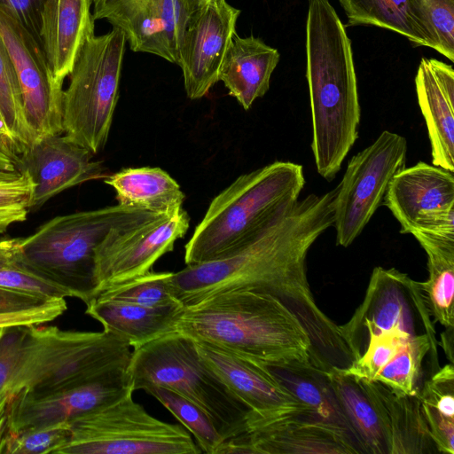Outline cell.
I'll return each instance as SVG.
<instances>
[{
	"mask_svg": "<svg viewBox=\"0 0 454 454\" xmlns=\"http://www.w3.org/2000/svg\"><path fill=\"white\" fill-rule=\"evenodd\" d=\"M161 215L121 205L56 216L19 238L23 261L85 304L95 297L96 250L112 231Z\"/></svg>",
	"mask_w": 454,
	"mask_h": 454,
	"instance_id": "obj_5",
	"label": "cell"
},
{
	"mask_svg": "<svg viewBox=\"0 0 454 454\" xmlns=\"http://www.w3.org/2000/svg\"><path fill=\"white\" fill-rule=\"evenodd\" d=\"M0 34L14 64L34 143L62 135L63 84L54 77L43 46L1 6Z\"/></svg>",
	"mask_w": 454,
	"mask_h": 454,
	"instance_id": "obj_12",
	"label": "cell"
},
{
	"mask_svg": "<svg viewBox=\"0 0 454 454\" xmlns=\"http://www.w3.org/2000/svg\"><path fill=\"white\" fill-rule=\"evenodd\" d=\"M356 380L376 411L387 454L434 452L418 395H401L376 380Z\"/></svg>",
	"mask_w": 454,
	"mask_h": 454,
	"instance_id": "obj_22",
	"label": "cell"
},
{
	"mask_svg": "<svg viewBox=\"0 0 454 454\" xmlns=\"http://www.w3.org/2000/svg\"><path fill=\"white\" fill-rule=\"evenodd\" d=\"M267 367L297 399L321 419L346 432L356 442L325 371L313 366L310 363ZM356 444L357 445L356 442Z\"/></svg>",
	"mask_w": 454,
	"mask_h": 454,
	"instance_id": "obj_29",
	"label": "cell"
},
{
	"mask_svg": "<svg viewBox=\"0 0 454 454\" xmlns=\"http://www.w3.org/2000/svg\"><path fill=\"white\" fill-rule=\"evenodd\" d=\"M38 325L27 326L19 361L1 396L20 391L43 396L129 364L130 347L113 334Z\"/></svg>",
	"mask_w": 454,
	"mask_h": 454,
	"instance_id": "obj_6",
	"label": "cell"
},
{
	"mask_svg": "<svg viewBox=\"0 0 454 454\" xmlns=\"http://www.w3.org/2000/svg\"><path fill=\"white\" fill-rule=\"evenodd\" d=\"M67 309L65 298L51 299L48 302L32 309L0 313V328L13 325H42L52 321Z\"/></svg>",
	"mask_w": 454,
	"mask_h": 454,
	"instance_id": "obj_42",
	"label": "cell"
},
{
	"mask_svg": "<svg viewBox=\"0 0 454 454\" xmlns=\"http://www.w3.org/2000/svg\"><path fill=\"white\" fill-rule=\"evenodd\" d=\"M63 134L45 137L21 155V169L31 176L35 191L31 209H37L61 192L106 177L101 161Z\"/></svg>",
	"mask_w": 454,
	"mask_h": 454,
	"instance_id": "obj_19",
	"label": "cell"
},
{
	"mask_svg": "<svg viewBox=\"0 0 454 454\" xmlns=\"http://www.w3.org/2000/svg\"><path fill=\"white\" fill-rule=\"evenodd\" d=\"M34 191V181L27 170L16 176L0 178V233L27 219Z\"/></svg>",
	"mask_w": 454,
	"mask_h": 454,
	"instance_id": "obj_40",
	"label": "cell"
},
{
	"mask_svg": "<svg viewBox=\"0 0 454 454\" xmlns=\"http://www.w3.org/2000/svg\"><path fill=\"white\" fill-rule=\"evenodd\" d=\"M51 299L0 287V313L17 312L41 306Z\"/></svg>",
	"mask_w": 454,
	"mask_h": 454,
	"instance_id": "obj_44",
	"label": "cell"
},
{
	"mask_svg": "<svg viewBox=\"0 0 454 454\" xmlns=\"http://www.w3.org/2000/svg\"><path fill=\"white\" fill-rule=\"evenodd\" d=\"M325 372L361 452L387 454L378 416L359 382L339 368Z\"/></svg>",
	"mask_w": 454,
	"mask_h": 454,
	"instance_id": "obj_28",
	"label": "cell"
},
{
	"mask_svg": "<svg viewBox=\"0 0 454 454\" xmlns=\"http://www.w3.org/2000/svg\"><path fill=\"white\" fill-rule=\"evenodd\" d=\"M306 77L317 173L327 181L340 171L358 138L361 108L345 26L329 0H309Z\"/></svg>",
	"mask_w": 454,
	"mask_h": 454,
	"instance_id": "obj_2",
	"label": "cell"
},
{
	"mask_svg": "<svg viewBox=\"0 0 454 454\" xmlns=\"http://www.w3.org/2000/svg\"><path fill=\"white\" fill-rule=\"evenodd\" d=\"M176 332L266 366L311 364L312 345L302 324L264 292L225 291L183 307Z\"/></svg>",
	"mask_w": 454,
	"mask_h": 454,
	"instance_id": "obj_3",
	"label": "cell"
},
{
	"mask_svg": "<svg viewBox=\"0 0 454 454\" xmlns=\"http://www.w3.org/2000/svg\"><path fill=\"white\" fill-rule=\"evenodd\" d=\"M2 329H3V328H0V336H1V333H2Z\"/></svg>",
	"mask_w": 454,
	"mask_h": 454,
	"instance_id": "obj_49",
	"label": "cell"
},
{
	"mask_svg": "<svg viewBox=\"0 0 454 454\" xmlns=\"http://www.w3.org/2000/svg\"><path fill=\"white\" fill-rule=\"evenodd\" d=\"M189 11L192 13L211 0H184Z\"/></svg>",
	"mask_w": 454,
	"mask_h": 454,
	"instance_id": "obj_47",
	"label": "cell"
},
{
	"mask_svg": "<svg viewBox=\"0 0 454 454\" xmlns=\"http://www.w3.org/2000/svg\"><path fill=\"white\" fill-rule=\"evenodd\" d=\"M306 184L303 167L276 160L237 177L211 201L184 247L196 264L234 253L294 204Z\"/></svg>",
	"mask_w": 454,
	"mask_h": 454,
	"instance_id": "obj_4",
	"label": "cell"
},
{
	"mask_svg": "<svg viewBox=\"0 0 454 454\" xmlns=\"http://www.w3.org/2000/svg\"><path fill=\"white\" fill-rule=\"evenodd\" d=\"M423 310L428 309L419 282L395 269L375 267L363 302L348 323L339 325L353 361L372 336L395 328L419 334L415 317Z\"/></svg>",
	"mask_w": 454,
	"mask_h": 454,
	"instance_id": "obj_15",
	"label": "cell"
},
{
	"mask_svg": "<svg viewBox=\"0 0 454 454\" xmlns=\"http://www.w3.org/2000/svg\"><path fill=\"white\" fill-rule=\"evenodd\" d=\"M0 287L46 299L71 297L67 291L39 275L23 261L19 238L0 239Z\"/></svg>",
	"mask_w": 454,
	"mask_h": 454,
	"instance_id": "obj_33",
	"label": "cell"
},
{
	"mask_svg": "<svg viewBox=\"0 0 454 454\" xmlns=\"http://www.w3.org/2000/svg\"><path fill=\"white\" fill-rule=\"evenodd\" d=\"M412 17L433 48L454 60V0H411Z\"/></svg>",
	"mask_w": 454,
	"mask_h": 454,
	"instance_id": "obj_36",
	"label": "cell"
},
{
	"mask_svg": "<svg viewBox=\"0 0 454 454\" xmlns=\"http://www.w3.org/2000/svg\"><path fill=\"white\" fill-rule=\"evenodd\" d=\"M235 437L249 454H361L346 432L307 405L268 414L249 411L244 433Z\"/></svg>",
	"mask_w": 454,
	"mask_h": 454,
	"instance_id": "obj_13",
	"label": "cell"
},
{
	"mask_svg": "<svg viewBox=\"0 0 454 454\" xmlns=\"http://www.w3.org/2000/svg\"><path fill=\"white\" fill-rule=\"evenodd\" d=\"M157 399L169 412L181 422L197 441L201 452L216 454L224 442L207 413L198 405L179 394L159 386L144 389Z\"/></svg>",
	"mask_w": 454,
	"mask_h": 454,
	"instance_id": "obj_34",
	"label": "cell"
},
{
	"mask_svg": "<svg viewBox=\"0 0 454 454\" xmlns=\"http://www.w3.org/2000/svg\"><path fill=\"white\" fill-rule=\"evenodd\" d=\"M172 274L173 272L150 270L124 284L106 290L95 298L128 301L150 308L183 306L172 294Z\"/></svg>",
	"mask_w": 454,
	"mask_h": 454,
	"instance_id": "obj_37",
	"label": "cell"
},
{
	"mask_svg": "<svg viewBox=\"0 0 454 454\" xmlns=\"http://www.w3.org/2000/svg\"><path fill=\"white\" fill-rule=\"evenodd\" d=\"M21 172V156L0 127V178L16 176Z\"/></svg>",
	"mask_w": 454,
	"mask_h": 454,
	"instance_id": "obj_45",
	"label": "cell"
},
{
	"mask_svg": "<svg viewBox=\"0 0 454 454\" xmlns=\"http://www.w3.org/2000/svg\"><path fill=\"white\" fill-rule=\"evenodd\" d=\"M0 127L4 130V126H3V123H2L1 116H0ZM4 132H5V130H4ZM5 133H6V132H5ZM6 135H7V134H6ZM7 137H8V136H7ZM9 139H10V138H9Z\"/></svg>",
	"mask_w": 454,
	"mask_h": 454,
	"instance_id": "obj_48",
	"label": "cell"
},
{
	"mask_svg": "<svg viewBox=\"0 0 454 454\" xmlns=\"http://www.w3.org/2000/svg\"><path fill=\"white\" fill-rule=\"evenodd\" d=\"M412 235L427 257L428 278L419 285L428 312L446 329L454 328V236Z\"/></svg>",
	"mask_w": 454,
	"mask_h": 454,
	"instance_id": "obj_27",
	"label": "cell"
},
{
	"mask_svg": "<svg viewBox=\"0 0 454 454\" xmlns=\"http://www.w3.org/2000/svg\"><path fill=\"white\" fill-rule=\"evenodd\" d=\"M92 0H47L40 37L54 77L63 84L88 36L94 34Z\"/></svg>",
	"mask_w": 454,
	"mask_h": 454,
	"instance_id": "obj_23",
	"label": "cell"
},
{
	"mask_svg": "<svg viewBox=\"0 0 454 454\" xmlns=\"http://www.w3.org/2000/svg\"><path fill=\"white\" fill-rule=\"evenodd\" d=\"M86 314L103 331L125 341L133 349L176 332L183 306L150 308L132 302L94 298L86 304Z\"/></svg>",
	"mask_w": 454,
	"mask_h": 454,
	"instance_id": "obj_24",
	"label": "cell"
},
{
	"mask_svg": "<svg viewBox=\"0 0 454 454\" xmlns=\"http://www.w3.org/2000/svg\"><path fill=\"white\" fill-rule=\"evenodd\" d=\"M416 334L395 328L370 337L360 356L341 371L355 380H373L378 372L388 364Z\"/></svg>",
	"mask_w": 454,
	"mask_h": 454,
	"instance_id": "obj_38",
	"label": "cell"
},
{
	"mask_svg": "<svg viewBox=\"0 0 454 454\" xmlns=\"http://www.w3.org/2000/svg\"><path fill=\"white\" fill-rule=\"evenodd\" d=\"M418 103L431 147L432 164L454 172V70L423 58L415 77Z\"/></svg>",
	"mask_w": 454,
	"mask_h": 454,
	"instance_id": "obj_21",
	"label": "cell"
},
{
	"mask_svg": "<svg viewBox=\"0 0 454 454\" xmlns=\"http://www.w3.org/2000/svg\"><path fill=\"white\" fill-rule=\"evenodd\" d=\"M127 372L134 391L159 386L198 405L224 440L244 433L249 409L204 364L190 337L173 332L133 349Z\"/></svg>",
	"mask_w": 454,
	"mask_h": 454,
	"instance_id": "obj_7",
	"label": "cell"
},
{
	"mask_svg": "<svg viewBox=\"0 0 454 454\" xmlns=\"http://www.w3.org/2000/svg\"><path fill=\"white\" fill-rule=\"evenodd\" d=\"M132 395L68 421L70 439L56 454L201 453L188 431L153 417Z\"/></svg>",
	"mask_w": 454,
	"mask_h": 454,
	"instance_id": "obj_9",
	"label": "cell"
},
{
	"mask_svg": "<svg viewBox=\"0 0 454 454\" xmlns=\"http://www.w3.org/2000/svg\"><path fill=\"white\" fill-rule=\"evenodd\" d=\"M94 20L120 29L131 51L178 65L184 33L192 15L184 0H92Z\"/></svg>",
	"mask_w": 454,
	"mask_h": 454,
	"instance_id": "obj_16",
	"label": "cell"
},
{
	"mask_svg": "<svg viewBox=\"0 0 454 454\" xmlns=\"http://www.w3.org/2000/svg\"><path fill=\"white\" fill-rule=\"evenodd\" d=\"M194 342L204 364L249 411L268 414L306 405L266 365L211 344Z\"/></svg>",
	"mask_w": 454,
	"mask_h": 454,
	"instance_id": "obj_20",
	"label": "cell"
},
{
	"mask_svg": "<svg viewBox=\"0 0 454 454\" xmlns=\"http://www.w3.org/2000/svg\"><path fill=\"white\" fill-rule=\"evenodd\" d=\"M278 51L254 35L237 34L223 60L219 81L239 105L248 110L270 88L271 74L279 61Z\"/></svg>",
	"mask_w": 454,
	"mask_h": 454,
	"instance_id": "obj_25",
	"label": "cell"
},
{
	"mask_svg": "<svg viewBox=\"0 0 454 454\" xmlns=\"http://www.w3.org/2000/svg\"><path fill=\"white\" fill-rule=\"evenodd\" d=\"M383 205L400 223V232L454 236V176L419 161L392 179Z\"/></svg>",
	"mask_w": 454,
	"mask_h": 454,
	"instance_id": "obj_14",
	"label": "cell"
},
{
	"mask_svg": "<svg viewBox=\"0 0 454 454\" xmlns=\"http://www.w3.org/2000/svg\"><path fill=\"white\" fill-rule=\"evenodd\" d=\"M28 325L4 327L0 336V396L19 361Z\"/></svg>",
	"mask_w": 454,
	"mask_h": 454,
	"instance_id": "obj_41",
	"label": "cell"
},
{
	"mask_svg": "<svg viewBox=\"0 0 454 454\" xmlns=\"http://www.w3.org/2000/svg\"><path fill=\"white\" fill-rule=\"evenodd\" d=\"M189 227L190 216L182 207L170 215L112 231L96 250L95 297L149 272L163 254L174 249L176 241L186 234Z\"/></svg>",
	"mask_w": 454,
	"mask_h": 454,
	"instance_id": "obj_11",
	"label": "cell"
},
{
	"mask_svg": "<svg viewBox=\"0 0 454 454\" xmlns=\"http://www.w3.org/2000/svg\"><path fill=\"white\" fill-rule=\"evenodd\" d=\"M126 43L124 34L115 27L105 35L88 36L63 90V135L93 155L108 139Z\"/></svg>",
	"mask_w": 454,
	"mask_h": 454,
	"instance_id": "obj_8",
	"label": "cell"
},
{
	"mask_svg": "<svg viewBox=\"0 0 454 454\" xmlns=\"http://www.w3.org/2000/svg\"><path fill=\"white\" fill-rule=\"evenodd\" d=\"M104 182L114 190L119 205L159 215L177 211L185 199L176 181L158 167L125 168Z\"/></svg>",
	"mask_w": 454,
	"mask_h": 454,
	"instance_id": "obj_26",
	"label": "cell"
},
{
	"mask_svg": "<svg viewBox=\"0 0 454 454\" xmlns=\"http://www.w3.org/2000/svg\"><path fill=\"white\" fill-rule=\"evenodd\" d=\"M240 10L226 0H211L192 13L181 43L179 63L190 99L207 94L236 34Z\"/></svg>",
	"mask_w": 454,
	"mask_h": 454,
	"instance_id": "obj_17",
	"label": "cell"
},
{
	"mask_svg": "<svg viewBox=\"0 0 454 454\" xmlns=\"http://www.w3.org/2000/svg\"><path fill=\"white\" fill-rule=\"evenodd\" d=\"M71 431L67 422L51 426L12 430L4 454H56L69 441Z\"/></svg>",
	"mask_w": 454,
	"mask_h": 454,
	"instance_id": "obj_39",
	"label": "cell"
},
{
	"mask_svg": "<svg viewBox=\"0 0 454 454\" xmlns=\"http://www.w3.org/2000/svg\"><path fill=\"white\" fill-rule=\"evenodd\" d=\"M421 412L438 452L454 453V367L439 369L419 391Z\"/></svg>",
	"mask_w": 454,
	"mask_h": 454,
	"instance_id": "obj_30",
	"label": "cell"
},
{
	"mask_svg": "<svg viewBox=\"0 0 454 454\" xmlns=\"http://www.w3.org/2000/svg\"><path fill=\"white\" fill-rule=\"evenodd\" d=\"M406 154V138L384 130L350 159L334 200L337 246H350L383 206L393 177L405 168Z\"/></svg>",
	"mask_w": 454,
	"mask_h": 454,
	"instance_id": "obj_10",
	"label": "cell"
},
{
	"mask_svg": "<svg viewBox=\"0 0 454 454\" xmlns=\"http://www.w3.org/2000/svg\"><path fill=\"white\" fill-rule=\"evenodd\" d=\"M337 186L310 193L285 209L269 225L230 255L173 272L171 290L184 306L231 290L268 293L302 324L311 345V364L324 371L345 369L352 354L340 330L317 304L307 277V255L333 225Z\"/></svg>",
	"mask_w": 454,
	"mask_h": 454,
	"instance_id": "obj_1",
	"label": "cell"
},
{
	"mask_svg": "<svg viewBox=\"0 0 454 454\" xmlns=\"http://www.w3.org/2000/svg\"><path fill=\"white\" fill-rule=\"evenodd\" d=\"M0 116L4 129L21 156L34 143L12 57L0 34Z\"/></svg>",
	"mask_w": 454,
	"mask_h": 454,
	"instance_id": "obj_32",
	"label": "cell"
},
{
	"mask_svg": "<svg viewBox=\"0 0 454 454\" xmlns=\"http://www.w3.org/2000/svg\"><path fill=\"white\" fill-rule=\"evenodd\" d=\"M453 329L448 328L447 332H444L442 336V341L440 345L444 349L445 353L448 355L450 362L453 364V346L448 345L449 343H453Z\"/></svg>",
	"mask_w": 454,
	"mask_h": 454,
	"instance_id": "obj_46",
	"label": "cell"
},
{
	"mask_svg": "<svg viewBox=\"0 0 454 454\" xmlns=\"http://www.w3.org/2000/svg\"><path fill=\"white\" fill-rule=\"evenodd\" d=\"M431 348L428 333L416 334L376 375L373 380L401 395H416L423 360Z\"/></svg>",
	"mask_w": 454,
	"mask_h": 454,
	"instance_id": "obj_35",
	"label": "cell"
},
{
	"mask_svg": "<svg viewBox=\"0 0 454 454\" xmlns=\"http://www.w3.org/2000/svg\"><path fill=\"white\" fill-rule=\"evenodd\" d=\"M348 26L372 25L395 31L414 46H426V39L411 13V0H339Z\"/></svg>",
	"mask_w": 454,
	"mask_h": 454,
	"instance_id": "obj_31",
	"label": "cell"
},
{
	"mask_svg": "<svg viewBox=\"0 0 454 454\" xmlns=\"http://www.w3.org/2000/svg\"><path fill=\"white\" fill-rule=\"evenodd\" d=\"M127 366H116L89 380L43 396L34 397L22 391L12 394L10 403L12 430L68 422L133 393Z\"/></svg>",
	"mask_w": 454,
	"mask_h": 454,
	"instance_id": "obj_18",
	"label": "cell"
},
{
	"mask_svg": "<svg viewBox=\"0 0 454 454\" xmlns=\"http://www.w3.org/2000/svg\"><path fill=\"white\" fill-rule=\"evenodd\" d=\"M47 0H0L5 8L41 43L42 12Z\"/></svg>",
	"mask_w": 454,
	"mask_h": 454,
	"instance_id": "obj_43",
	"label": "cell"
}]
</instances>
